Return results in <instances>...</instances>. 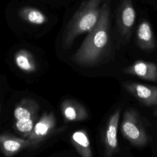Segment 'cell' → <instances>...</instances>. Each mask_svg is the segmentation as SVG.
<instances>
[{
	"instance_id": "3",
	"label": "cell",
	"mask_w": 157,
	"mask_h": 157,
	"mask_svg": "<svg viewBox=\"0 0 157 157\" xmlns=\"http://www.w3.org/2000/svg\"><path fill=\"white\" fill-rule=\"evenodd\" d=\"M120 131L124 138L134 147L142 148L149 142V136L139 115L132 108L124 110L120 124Z\"/></svg>"
},
{
	"instance_id": "10",
	"label": "cell",
	"mask_w": 157,
	"mask_h": 157,
	"mask_svg": "<svg viewBox=\"0 0 157 157\" xmlns=\"http://www.w3.org/2000/svg\"><path fill=\"white\" fill-rule=\"evenodd\" d=\"M56 120L52 112L45 113L36 123L28 138L31 140H42L52 132L55 126Z\"/></svg>"
},
{
	"instance_id": "14",
	"label": "cell",
	"mask_w": 157,
	"mask_h": 157,
	"mask_svg": "<svg viewBox=\"0 0 157 157\" xmlns=\"http://www.w3.org/2000/svg\"><path fill=\"white\" fill-rule=\"evenodd\" d=\"M73 143L80 155L83 157H91L92 150L86 133L83 131H77L72 136Z\"/></svg>"
},
{
	"instance_id": "6",
	"label": "cell",
	"mask_w": 157,
	"mask_h": 157,
	"mask_svg": "<svg viewBox=\"0 0 157 157\" xmlns=\"http://www.w3.org/2000/svg\"><path fill=\"white\" fill-rule=\"evenodd\" d=\"M124 89L142 104L147 106L157 105V86L126 81L122 83Z\"/></svg>"
},
{
	"instance_id": "4",
	"label": "cell",
	"mask_w": 157,
	"mask_h": 157,
	"mask_svg": "<svg viewBox=\"0 0 157 157\" xmlns=\"http://www.w3.org/2000/svg\"><path fill=\"white\" fill-rule=\"evenodd\" d=\"M136 17V13L132 0H121L116 15L117 32L115 38L116 48H120L129 42Z\"/></svg>"
},
{
	"instance_id": "13",
	"label": "cell",
	"mask_w": 157,
	"mask_h": 157,
	"mask_svg": "<svg viewBox=\"0 0 157 157\" xmlns=\"http://www.w3.org/2000/svg\"><path fill=\"white\" fill-rule=\"evenodd\" d=\"M18 15L23 20L33 25H40L45 23L47 20V17L39 9L26 6L21 8L18 12Z\"/></svg>"
},
{
	"instance_id": "15",
	"label": "cell",
	"mask_w": 157,
	"mask_h": 157,
	"mask_svg": "<svg viewBox=\"0 0 157 157\" xmlns=\"http://www.w3.org/2000/svg\"><path fill=\"white\" fill-rule=\"evenodd\" d=\"M17 66L22 71L32 72L36 70V66L32 55L25 50H20L15 55Z\"/></svg>"
},
{
	"instance_id": "12",
	"label": "cell",
	"mask_w": 157,
	"mask_h": 157,
	"mask_svg": "<svg viewBox=\"0 0 157 157\" xmlns=\"http://www.w3.org/2000/svg\"><path fill=\"white\" fill-rule=\"evenodd\" d=\"M62 110L65 118L69 121L83 120L88 116L86 110L82 105L71 101L63 102Z\"/></svg>"
},
{
	"instance_id": "2",
	"label": "cell",
	"mask_w": 157,
	"mask_h": 157,
	"mask_svg": "<svg viewBox=\"0 0 157 157\" xmlns=\"http://www.w3.org/2000/svg\"><path fill=\"white\" fill-rule=\"evenodd\" d=\"M105 0H85L66 27L63 36L65 48L69 47L78 36L89 32L97 23L101 6Z\"/></svg>"
},
{
	"instance_id": "9",
	"label": "cell",
	"mask_w": 157,
	"mask_h": 157,
	"mask_svg": "<svg viewBox=\"0 0 157 157\" xmlns=\"http://www.w3.org/2000/svg\"><path fill=\"white\" fill-rule=\"evenodd\" d=\"M41 140H25L11 134L0 135V148L7 156H10L21 150L37 145Z\"/></svg>"
},
{
	"instance_id": "1",
	"label": "cell",
	"mask_w": 157,
	"mask_h": 157,
	"mask_svg": "<svg viewBox=\"0 0 157 157\" xmlns=\"http://www.w3.org/2000/svg\"><path fill=\"white\" fill-rule=\"evenodd\" d=\"M110 0H105L101 6L97 23L74 55L73 60L83 66H94L108 61L113 56L114 48L110 37Z\"/></svg>"
},
{
	"instance_id": "16",
	"label": "cell",
	"mask_w": 157,
	"mask_h": 157,
	"mask_svg": "<svg viewBox=\"0 0 157 157\" xmlns=\"http://www.w3.org/2000/svg\"><path fill=\"white\" fill-rule=\"evenodd\" d=\"M34 119L16 120L15 128L19 132L25 134V136H26L27 134L28 136L34 128Z\"/></svg>"
},
{
	"instance_id": "11",
	"label": "cell",
	"mask_w": 157,
	"mask_h": 157,
	"mask_svg": "<svg viewBox=\"0 0 157 157\" xmlns=\"http://www.w3.org/2000/svg\"><path fill=\"white\" fill-rule=\"evenodd\" d=\"M37 109V104L34 102L29 99H24L15 107L13 115L16 120H34Z\"/></svg>"
},
{
	"instance_id": "7",
	"label": "cell",
	"mask_w": 157,
	"mask_h": 157,
	"mask_svg": "<svg viewBox=\"0 0 157 157\" xmlns=\"http://www.w3.org/2000/svg\"><path fill=\"white\" fill-rule=\"evenodd\" d=\"M123 73L157 83V64L154 62L137 60L123 69Z\"/></svg>"
},
{
	"instance_id": "8",
	"label": "cell",
	"mask_w": 157,
	"mask_h": 157,
	"mask_svg": "<svg viewBox=\"0 0 157 157\" xmlns=\"http://www.w3.org/2000/svg\"><path fill=\"white\" fill-rule=\"evenodd\" d=\"M135 42L143 52L151 53L156 49V40L151 26L147 20L143 19L139 23L136 30Z\"/></svg>"
},
{
	"instance_id": "5",
	"label": "cell",
	"mask_w": 157,
	"mask_h": 157,
	"mask_svg": "<svg viewBox=\"0 0 157 157\" xmlns=\"http://www.w3.org/2000/svg\"><path fill=\"white\" fill-rule=\"evenodd\" d=\"M121 107H117L109 117L103 131L104 153L111 157L120 152L118 140V129L120 119Z\"/></svg>"
}]
</instances>
